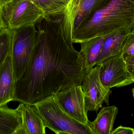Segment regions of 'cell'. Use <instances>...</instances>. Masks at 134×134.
<instances>
[{
	"label": "cell",
	"mask_w": 134,
	"mask_h": 134,
	"mask_svg": "<svg viewBox=\"0 0 134 134\" xmlns=\"http://www.w3.org/2000/svg\"><path fill=\"white\" fill-rule=\"evenodd\" d=\"M63 15L40 18L30 64L15 82L13 101L35 104L75 86H82L87 74L83 57L64 36Z\"/></svg>",
	"instance_id": "obj_1"
},
{
	"label": "cell",
	"mask_w": 134,
	"mask_h": 134,
	"mask_svg": "<svg viewBox=\"0 0 134 134\" xmlns=\"http://www.w3.org/2000/svg\"><path fill=\"white\" fill-rule=\"evenodd\" d=\"M134 28V0H104L91 10L72 35L73 43Z\"/></svg>",
	"instance_id": "obj_2"
},
{
	"label": "cell",
	"mask_w": 134,
	"mask_h": 134,
	"mask_svg": "<svg viewBox=\"0 0 134 134\" xmlns=\"http://www.w3.org/2000/svg\"><path fill=\"white\" fill-rule=\"evenodd\" d=\"M34 105L46 127L57 134H93L89 124H83L67 114L57 103L53 95Z\"/></svg>",
	"instance_id": "obj_3"
},
{
	"label": "cell",
	"mask_w": 134,
	"mask_h": 134,
	"mask_svg": "<svg viewBox=\"0 0 134 134\" xmlns=\"http://www.w3.org/2000/svg\"><path fill=\"white\" fill-rule=\"evenodd\" d=\"M38 33L35 24L12 30L11 55L15 82L21 78L30 64Z\"/></svg>",
	"instance_id": "obj_4"
},
{
	"label": "cell",
	"mask_w": 134,
	"mask_h": 134,
	"mask_svg": "<svg viewBox=\"0 0 134 134\" xmlns=\"http://www.w3.org/2000/svg\"><path fill=\"white\" fill-rule=\"evenodd\" d=\"M2 12L6 27L12 30L35 24L40 18L44 17V13L37 6L27 0L6 4L2 7Z\"/></svg>",
	"instance_id": "obj_5"
},
{
	"label": "cell",
	"mask_w": 134,
	"mask_h": 134,
	"mask_svg": "<svg viewBox=\"0 0 134 134\" xmlns=\"http://www.w3.org/2000/svg\"><path fill=\"white\" fill-rule=\"evenodd\" d=\"M99 78L102 85L108 91L113 87H121L134 83L121 55L108 58L99 64Z\"/></svg>",
	"instance_id": "obj_6"
},
{
	"label": "cell",
	"mask_w": 134,
	"mask_h": 134,
	"mask_svg": "<svg viewBox=\"0 0 134 134\" xmlns=\"http://www.w3.org/2000/svg\"><path fill=\"white\" fill-rule=\"evenodd\" d=\"M104 0H68L63 15L62 28L68 43L73 45L72 35L91 10Z\"/></svg>",
	"instance_id": "obj_7"
},
{
	"label": "cell",
	"mask_w": 134,
	"mask_h": 134,
	"mask_svg": "<svg viewBox=\"0 0 134 134\" xmlns=\"http://www.w3.org/2000/svg\"><path fill=\"white\" fill-rule=\"evenodd\" d=\"M85 96V108L86 112L89 111L97 112L105 102L109 104V97L111 91L104 87L99 78V66L96 65L87 73L82 85Z\"/></svg>",
	"instance_id": "obj_8"
},
{
	"label": "cell",
	"mask_w": 134,
	"mask_h": 134,
	"mask_svg": "<svg viewBox=\"0 0 134 134\" xmlns=\"http://www.w3.org/2000/svg\"><path fill=\"white\" fill-rule=\"evenodd\" d=\"M53 97L57 103L69 115L83 124L89 123L82 86H75L58 92Z\"/></svg>",
	"instance_id": "obj_9"
},
{
	"label": "cell",
	"mask_w": 134,
	"mask_h": 134,
	"mask_svg": "<svg viewBox=\"0 0 134 134\" xmlns=\"http://www.w3.org/2000/svg\"><path fill=\"white\" fill-rule=\"evenodd\" d=\"M16 108L22 117V125L16 134H45L46 127L34 105L20 103Z\"/></svg>",
	"instance_id": "obj_10"
},
{
	"label": "cell",
	"mask_w": 134,
	"mask_h": 134,
	"mask_svg": "<svg viewBox=\"0 0 134 134\" xmlns=\"http://www.w3.org/2000/svg\"><path fill=\"white\" fill-rule=\"evenodd\" d=\"M15 81L11 54L0 66V107L13 101Z\"/></svg>",
	"instance_id": "obj_11"
},
{
	"label": "cell",
	"mask_w": 134,
	"mask_h": 134,
	"mask_svg": "<svg viewBox=\"0 0 134 134\" xmlns=\"http://www.w3.org/2000/svg\"><path fill=\"white\" fill-rule=\"evenodd\" d=\"M133 29L126 30L105 37L96 66L109 57L121 55L124 41Z\"/></svg>",
	"instance_id": "obj_12"
},
{
	"label": "cell",
	"mask_w": 134,
	"mask_h": 134,
	"mask_svg": "<svg viewBox=\"0 0 134 134\" xmlns=\"http://www.w3.org/2000/svg\"><path fill=\"white\" fill-rule=\"evenodd\" d=\"M118 113L116 106L104 107L93 122L89 121V126L93 134H111L113 125Z\"/></svg>",
	"instance_id": "obj_13"
},
{
	"label": "cell",
	"mask_w": 134,
	"mask_h": 134,
	"mask_svg": "<svg viewBox=\"0 0 134 134\" xmlns=\"http://www.w3.org/2000/svg\"><path fill=\"white\" fill-rule=\"evenodd\" d=\"M21 114L17 108L7 105L0 107V134H16L22 125Z\"/></svg>",
	"instance_id": "obj_14"
},
{
	"label": "cell",
	"mask_w": 134,
	"mask_h": 134,
	"mask_svg": "<svg viewBox=\"0 0 134 134\" xmlns=\"http://www.w3.org/2000/svg\"><path fill=\"white\" fill-rule=\"evenodd\" d=\"M104 39L105 37H97L80 43L81 49L80 52L83 57L87 73L96 66Z\"/></svg>",
	"instance_id": "obj_15"
},
{
	"label": "cell",
	"mask_w": 134,
	"mask_h": 134,
	"mask_svg": "<svg viewBox=\"0 0 134 134\" xmlns=\"http://www.w3.org/2000/svg\"><path fill=\"white\" fill-rule=\"evenodd\" d=\"M18 1L20 0H12L11 2ZM27 1H30L37 6L44 13V17H49L63 14L66 8L68 0Z\"/></svg>",
	"instance_id": "obj_16"
},
{
	"label": "cell",
	"mask_w": 134,
	"mask_h": 134,
	"mask_svg": "<svg viewBox=\"0 0 134 134\" xmlns=\"http://www.w3.org/2000/svg\"><path fill=\"white\" fill-rule=\"evenodd\" d=\"M12 35V30L7 28L0 32V66L11 54Z\"/></svg>",
	"instance_id": "obj_17"
},
{
	"label": "cell",
	"mask_w": 134,
	"mask_h": 134,
	"mask_svg": "<svg viewBox=\"0 0 134 134\" xmlns=\"http://www.w3.org/2000/svg\"><path fill=\"white\" fill-rule=\"evenodd\" d=\"M121 56L126 62L134 56V28L124 41Z\"/></svg>",
	"instance_id": "obj_18"
},
{
	"label": "cell",
	"mask_w": 134,
	"mask_h": 134,
	"mask_svg": "<svg viewBox=\"0 0 134 134\" xmlns=\"http://www.w3.org/2000/svg\"><path fill=\"white\" fill-rule=\"evenodd\" d=\"M111 134H134V129L131 127L120 126L113 131Z\"/></svg>",
	"instance_id": "obj_19"
},
{
	"label": "cell",
	"mask_w": 134,
	"mask_h": 134,
	"mask_svg": "<svg viewBox=\"0 0 134 134\" xmlns=\"http://www.w3.org/2000/svg\"><path fill=\"white\" fill-rule=\"evenodd\" d=\"M126 63L127 70L134 80V56Z\"/></svg>",
	"instance_id": "obj_20"
},
{
	"label": "cell",
	"mask_w": 134,
	"mask_h": 134,
	"mask_svg": "<svg viewBox=\"0 0 134 134\" xmlns=\"http://www.w3.org/2000/svg\"><path fill=\"white\" fill-rule=\"evenodd\" d=\"M2 7H0V32L2 30L7 28L3 18Z\"/></svg>",
	"instance_id": "obj_21"
},
{
	"label": "cell",
	"mask_w": 134,
	"mask_h": 134,
	"mask_svg": "<svg viewBox=\"0 0 134 134\" xmlns=\"http://www.w3.org/2000/svg\"><path fill=\"white\" fill-rule=\"evenodd\" d=\"M12 1V0H0V1L4 5V6L5 5L8 4V3L11 2Z\"/></svg>",
	"instance_id": "obj_22"
},
{
	"label": "cell",
	"mask_w": 134,
	"mask_h": 134,
	"mask_svg": "<svg viewBox=\"0 0 134 134\" xmlns=\"http://www.w3.org/2000/svg\"><path fill=\"white\" fill-rule=\"evenodd\" d=\"M132 94H133V96L134 98V88H133L132 90Z\"/></svg>",
	"instance_id": "obj_23"
},
{
	"label": "cell",
	"mask_w": 134,
	"mask_h": 134,
	"mask_svg": "<svg viewBox=\"0 0 134 134\" xmlns=\"http://www.w3.org/2000/svg\"><path fill=\"white\" fill-rule=\"evenodd\" d=\"M3 6H4V5L0 1V7H3Z\"/></svg>",
	"instance_id": "obj_24"
}]
</instances>
